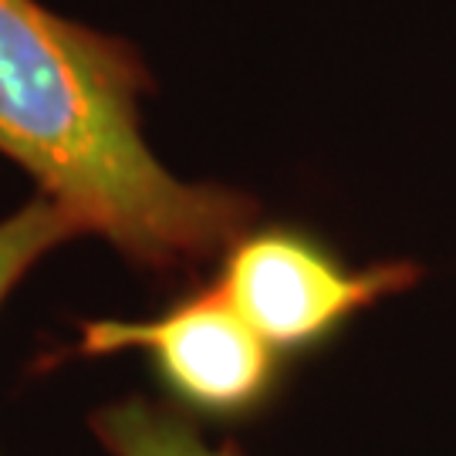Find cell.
Returning a JSON list of instances; mask_svg holds the SVG:
<instances>
[{"instance_id": "6da1fadb", "label": "cell", "mask_w": 456, "mask_h": 456, "mask_svg": "<svg viewBox=\"0 0 456 456\" xmlns=\"http://www.w3.org/2000/svg\"><path fill=\"white\" fill-rule=\"evenodd\" d=\"M152 75L126 37L37 0H0V132L11 159L95 233L146 271L176 274L227 254L247 233L250 196L173 176L146 146Z\"/></svg>"}, {"instance_id": "7a4b0ae2", "label": "cell", "mask_w": 456, "mask_h": 456, "mask_svg": "<svg viewBox=\"0 0 456 456\" xmlns=\"http://www.w3.org/2000/svg\"><path fill=\"white\" fill-rule=\"evenodd\" d=\"M68 355L105 359L149 352L163 386L183 409L203 416H247L267 399L277 379V352L250 328L220 284L196 288L149 322H85Z\"/></svg>"}, {"instance_id": "3957f363", "label": "cell", "mask_w": 456, "mask_h": 456, "mask_svg": "<svg viewBox=\"0 0 456 456\" xmlns=\"http://www.w3.org/2000/svg\"><path fill=\"white\" fill-rule=\"evenodd\" d=\"M416 281L409 264L348 271L325 247L294 230L244 233L224 254L220 288L250 328L277 352H291L331 335L355 311Z\"/></svg>"}, {"instance_id": "277c9868", "label": "cell", "mask_w": 456, "mask_h": 456, "mask_svg": "<svg viewBox=\"0 0 456 456\" xmlns=\"http://www.w3.org/2000/svg\"><path fill=\"white\" fill-rule=\"evenodd\" d=\"M102 450L109 456H244L233 443H210L190 409L129 395L92 412Z\"/></svg>"}, {"instance_id": "5b68a950", "label": "cell", "mask_w": 456, "mask_h": 456, "mask_svg": "<svg viewBox=\"0 0 456 456\" xmlns=\"http://www.w3.org/2000/svg\"><path fill=\"white\" fill-rule=\"evenodd\" d=\"M78 233L82 230L75 224V216L45 193H37L20 210L4 216L0 220V305L31 274L34 264Z\"/></svg>"}, {"instance_id": "8992f818", "label": "cell", "mask_w": 456, "mask_h": 456, "mask_svg": "<svg viewBox=\"0 0 456 456\" xmlns=\"http://www.w3.org/2000/svg\"><path fill=\"white\" fill-rule=\"evenodd\" d=\"M0 156H7L11 159V142H7V135L0 132Z\"/></svg>"}]
</instances>
